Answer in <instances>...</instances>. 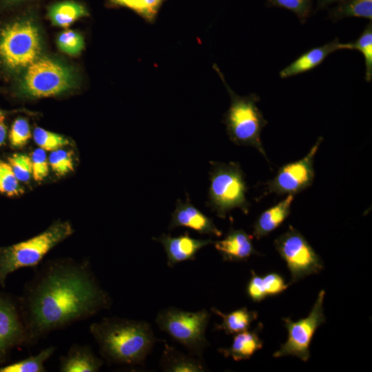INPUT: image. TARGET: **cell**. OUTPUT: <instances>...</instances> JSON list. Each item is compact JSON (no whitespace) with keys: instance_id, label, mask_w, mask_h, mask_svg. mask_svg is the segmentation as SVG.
<instances>
[{"instance_id":"6da1fadb","label":"cell","mask_w":372,"mask_h":372,"mask_svg":"<svg viewBox=\"0 0 372 372\" xmlns=\"http://www.w3.org/2000/svg\"><path fill=\"white\" fill-rule=\"evenodd\" d=\"M40 265L18 298L27 346L111 307L89 260L62 258Z\"/></svg>"},{"instance_id":"7a4b0ae2","label":"cell","mask_w":372,"mask_h":372,"mask_svg":"<svg viewBox=\"0 0 372 372\" xmlns=\"http://www.w3.org/2000/svg\"><path fill=\"white\" fill-rule=\"evenodd\" d=\"M90 333L102 358L110 364L144 365L159 341L151 324L145 320L104 317L90 325Z\"/></svg>"},{"instance_id":"3957f363","label":"cell","mask_w":372,"mask_h":372,"mask_svg":"<svg viewBox=\"0 0 372 372\" xmlns=\"http://www.w3.org/2000/svg\"><path fill=\"white\" fill-rule=\"evenodd\" d=\"M214 68L222 79L231 100L229 107L223 117L229 139L236 145L256 148L269 163L260 137L267 121L257 106L260 99L259 96L254 93L239 96L227 83L217 65H214Z\"/></svg>"},{"instance_id":"277c9868","label":"cell","mask_w":372,"mask_h":372,"mask_svg":"<svg viewBox=\"0 0 372 372\" xmlns=\"http://www.w3.org/2000/svg\"><path fill=\"white\" fill-rule=\"evenodd\" d=\"M74 231L68 220H57L41 233L28 240L0 247V286L4 287L7 278L24 267H37L45 256Z\"/></svg>"},{"instance_id":"5b68a950","label":"cell","mask_w":372,"mask_h":372,"mask_svg":"<svg viewBox=\"0 0 372 372\" xmlns=\"http://www.w3.org/2000/svg\"><path fill=\"white\" fill-rule=\"evenodd\" d=\"M210 184L206 205L223 219L235 208L247 214L249 210L246 197L247 186L239 163L210 161Z\"/></svg>"},{"instance_id":"8992f818","label":"cell","mask_w":372,"mask_h":372,"mask_svg":"<svg viewBox=\"0 0 372 372\" xmlns=\"http://www.w3.org/2000/svg\"><path fill=\"white\" fill-rule=\"evenodd\" d=\"M210 318L211 313L205 309L188 311L169 307L158 313L156 323L189 353L202 357L209 345L205 333Z\"/></svg>"},{"instance_id":"52a82bcc","label":"cell","mask_w":372,"mask_h":372,"mask_svg":"<svg viewBox=\"0 0 372 372\" xmlns=\"http://www.w3.org/2000/svg\"><path fill=\"white\" fill-rule=\"evenodd\" d=\"M41 50L39 29L30 20L14 21L0 31V59L9 70L26 68L39 58Z\"/></svg>"},{"instance_id":"ba28073f","label":"cell","mask_w":372,"mask_h":372,"mask_svg":"<svg viewBox=\"0 0 372 372\" xmlns=\"http://www.w3.org/2000/svg\"><path fill=\"white\" fill-rule=\"evenodd\" d=\"M73 85L74 76L68 67L54 59L39 57L25 68L20 87L25 95L41 98L59 94Z\"/></svg>"},{"instance_id":"9c48e42d","label":"cell","mask_w":372,"mask_h":372,"mask_svg":"<svg viewBox=\"0 0 372 372\" xmlns=\"http://www.w3.org/2000/svg\"><path fill=\"white\" fill-rule=\"evenodd\" d=\"M274 245L286 262L291 274L290 284L317 274L324 268L319 255L304 236L291 225L274 240Z\"/></svg>"},{"instance_id":"30bf717a","label":"cell","mask_w":372,"mask_h":372,"mask_svg":"<svg viewBox=\"0 0 372 372\" xmlns=\"http://www.w3.org/2000/svg\"><path fill=\"white\" fill-rule=\"evenodd\" d=\"M325 291L320 290L309 315L296 322L284 318V325L288 331L287 341L273 353L274 358L296 356L304 362L310 358L309 346L316 329L325 322L323 302Z\"/></svg>"},{"instance_id":"8fae6325","label":"cell","mask_w":372,"mask_h":372,"mask_svg":"<svg viewBox=\"0 0 372 372\" xmlns=\"http://www.w3.org/2000/svg\"><path fill=\"white\" fill-rule=\"evenodd\" d=\"M322 141L323 138L319 136L303 158L280 167L276 176L265 183L263 196L269 194L295 196L309 187L316 176L315 156Z\"/></svg>"},{"instance_id":"7c38bea8","label":"cell","mask_w":372,"mask_h":372,"mask_svg":"<svg viewBox=\"0 0 372 372\" xmlns=\"http://www.w3.org/2000/svg\"><path fill=\"white\" fill-rule=\"evenodd\" d=\"M27 346V334L18 298L0 293V362L15 347Z\"/></svg>"},{"instance_id":"4fadbf2b","label":"cell","mask_w":372,"mask_h":372,"mask_svg":"<svg viewBox=\"0 0 372 372\" xmlns=\"http://www.w3.org/2000/svg\"><path fill=\"white\" fill-rule=\"evenodd\" d=\"M152 239L163 245L169 267H173L179 262L194 260L196 254L202 248L214 242L211 238H193L190 237L187 231L175 237L163 234Z\"/></svg>"},{"instance_id":"5bb4252c","label":"cell","mask_w":372,"mask_h":372,"mask_svg":"<svg viewBox=\"0 0 372 372\" xmlns=\"http://www.w3.org/2000/svg\"><path fill=\"white\" fill-rule=\"evenodd\" d=\"M178 227L192 229L203 235L220 237L223 234L213 220L194 206L188 198L185 202L177 200L175 209L172 214L169 229Z\"/></svg>"},{"instance_id":"9a60e30c","label":"cell","mask_w":372,"mask_h":372,"mask_svg":"<svg viewBox=\"0 0 372 372\" xmlns=\"http://www.w3.org/2000/svg\"><path fill=\"white\" fill-rule=\"evenodd\" d=\"M253 237L242 229L231 227L225 237L215 242L214 246L224 261H246L252 255L259 254L253 245Z\"/></svg>"},{"instance_id":"2e32d148","label":"cell","mask_w":372,"mask_h":372,"mask_svg":"<svg viewBox=\"0 0 372 372\" xmlns=\"http://www.w3.org/2000/svg\"><path fill=\"white\" fill-rule=\"evenodd\" d=\"M104 360L87 344H73L67 353L59 358L61 372H98Z\"/></svg>"},{"instance_id":"e0dca14e","label":"cell","mask_w":372,"mask_h":372,"mask_svg":"<svg viewBox=\"0 0 372 372\" xmlns=\"http://www.w3.org/2000/svg\"><path fill=\"white\" fill-rule=\"evenodd\" d=\"M340 50H343V47L338 39L312 48L282 69L279 73L280 77L285 79L309 71L321 64L330 54Z\"/></svg>"},{"instance_id":"ac0fdd59","label":"cell","mask_w":372,"mask_h":372,"mask_svg":"<svg viewBox=\"0 0 372 372\" xmlns=\"http://www.w3.org/2000/svg\"><path fill=\"white\" fill-rule=\"evenodd\" d=\"M160 366L165 372H204L207 371L202 357L184 353L165 344L160 359Z\"/></svg>"},{"instance_id":"d6986e66","label":"cell","mask_w":372,"mask_h":372,"mask_svg":"<svg viewBox=\"0 0 372 372\" xmlns=\"http://www.w3.org/2000/svg\"><path fill=\"white\" fill-rule=\"evenodd\" d=\"M294 195H287L276 205L264 211L253 225V236L259 240L277 229L289 216Z\"/></svg>"},{"instance_id":"ffe728a7","label":"cell","mask_w":372,"mask_h":372,"mask_svg":"<svg viewBox=\"0 0 372 372\" xmlns=\"http://www.w3.org/2000/svg\"><path fill=\"white\" fill-rule=\"evenodd\" d=\"M262 329V324L260 323L251 331L236 333L231 345L227 348L218 349V352L225 358L231 357L235 361L249 359L256 351L262 347L263 342L258 335Z\"/></svg>"},{"instance_id":"44dd1931","label":"cell","mask_w":372,"mask_h":372,"mask_svg":"<svg viewBox=\"0 0 372 372\" xmlns=\"http://www.w3.org/2000/svg\"><path fill=\"white\" fill-rule=\"evenodd\" d=\"M211 311L222 318L220 324H215V329L223 331L226 334H236L249 330L251 323L257 319L258 313L242 307L228 313H224L216 307Z\"/></svg>"},{"instance_id":"7402d4cb","label":"cell","mask_w":372,"mask_h":372,"mask_svg":"<svg viewBox=\"0 0 372 372\" xmlns=\"http://www.w3.org/2000/svg\"><path fill=\"white\" fill-rule=\"evenodd\" d=\"M328 17L335 22L347 17L372 19V0H342L329 10Z\"/></svg>"},{"instance_id":"603a6c76","label":"cell","mask_w":372,"mask_h":372,"mask_svg":"<svg viewBox=\"0 0 372 372\" xmlns=\"http://www.w3.org/2000/svg\"><path fill=\"white\" fill-rule=\"evenodd\" d=\"M88 14L85 8L74 1H62L52 6L48 17L53 25L66 28L78 19Z\"/></svg>"},{"instance_id":"cb8c5ba5","label":"cell","mask_w":372,"mask_h":372,"mask_svg":"<svg viewBox=\"0 0 372 372\" xmlns=\"http://www.w3.org/2000/svg\"><path fill=\"white\" fill-rule=\"evenodd\" d=\"M56 347L50 346L38 354L0 366V372H46L44 363L54 354Z\"/></svg>"},{"instance_id":"d4e9b609","label":"cell","mask_w":372,"mask_h":372,"mask_svg":"<svg viewBox=\"0 0 372 372\" xmlns=\"http://www.w3.org/2000/svg\"><path fill=\"white\" fill-rule=\"evenodd\" d=\"M343 50H357L360 51L365 63V80L371 82L372 79V22L366 25L360 37L354 41L342 43Z\"/></svg>"},{"instance_id":"484cf974","label":"cell","mask_w":372,"mask_h":372,"mask_svg":"<svg viewBox=\"0 0 372 372\" xmlns=\"http://www.w3.org/2000/svg\"><path fill=\"white\" fill-rule=\"evenodd\" d=\"M114 5L130 8L152 23L165 0H110Z\"/></svg>"},{"instance_id":"4316f807","label":"cell","mask_w":372,"mask_h":372,"mask_svg":"<svg viewBox=\"0 0 372 372\" xmlns=\"http://www.w3.org/2000/svg\"><path fill=\"white\" fill-rule=\"evenodd\" d=\"M266 6L289 10L304 23L312 12L313 0H267Z\"/></svg>"},{"instance_id":"83f0119b","label":"cell","mask_w":372,"mask_h":372,"mask_svg":"<svg viewBox=\"0 0 372 372\" xmlns=\"http://www.w3.org/2000/svg\"><path fill=\"white\" fill-rule=\"evenodd\" d=\"M23 192L10 164L0 159V193L13 197Z\"/></svg>"},{"instance_id":"f1b7e54d","label":"cell","mask_w":372,"mask_h":372,"mask_svg":"<svg viewBox=\"0 0 372 372\" xmlns=\"http://www.w3.org/2000/svg\"><path fill=\"white\" fill-rule=\"evenodd\" d=\"M33 138L35 143L45 151L52 152L70 145V141L63 136L39 127L34 128Z\"/></svg>"},{"instance_id":"f546056e","label":"cell","mask_w":372,"mask_h":372,"mask_svg":"<svg viewBox=\"0 0 372 372\" xmlns=\"http://www.w3.org/2000/svg\"><path fill=\"white\" fill-rule=\"evenodd\" d=\"M49 165L58 176H63L74 170L73 152L62 148L51 152Z\"/></svg>"},{"instance_id":"4dcf8cb0","label":"cell","mask_w":372,"mask_h":372,"mask_svg":"<svg viewBox=\"0 0 372 372\" xmlns=\"http://www.w3.org/2000/svg\"><path fill=\"white\" fill-rule=\"evenodd\" d=\"M59 48L70 55H77L84 48L83 37L77 32L67 30L62 32L57 38Z\"/></svg>"},{"instance_id":"1f68e13d","label":"cell","mask_w":372,"mask_h":372,"mask_svg":"<svg viewBox=\"0 0 372 372\" xmlns=\"http://www.w3.org/2000/svg\"><path fill=\"white\" fill-rule=\"evenodd\" d=\"M28 121L24 118H18L12 123L9 132V141L14 148L24 147L31 138Z\"/></svg>"},{"instance_id":"d6a6232c","label":"cell","mask_w":372,"mask_h":372,"mask_svg":"<svg viewBox=\"0 0 372 372\" xmlns=\"http://www.w3.org/2000/svg\"><path fill=\"white\" fill-rule=\"evenodd\" d=\"M7 161L19 182H28L32 176L30 156L16 153L8 156Z\"/></svg>"},{"instance_id":"836d02e7","label":"cell","mask_w":372,"mask_h":372,"mask_svg":"<svg viewBox=\"0 0 372 372\" xmlns=\"http://www.w3.org/2000/svg\"><path fill=\"white\" fill-rule=\"evenodd\" d=\"M32 177L37 182L43 180L49 174V162L45 150L34 149L31 155Z\"/></svg>"},{"instance_id":"e575fe53","label":"cell","mask_w":372,"mask_h":372,"mask_svg":"<svg viewBox=\"0 0 372 372\" xmlns=\"http://www.w3.org/2000/svg\"><path fill=\"white\" fill-rule=\"evenodd\" d=\"M251 278L247 285V294L252 301L258 302L267 296L264 287L262 276L256 274L253 270L251 271Z\"/></svg>"},{"instance_id":"d590c367","label":"cell","mask_w":372,"mask_h":372,"mask_svg":"<svg viewBox=\"0 0 372 372\" xmlns=\"http://www.w3.org/2000/svg\"><path fill=\"white\" fill-rule=\"evenodd\" d=\"M265 292L267 296H274L282 293L287 287L282 277L276 273H269L262 276Z\"/></svg>"},{"instance_id":"8d00e7d4","label":"cell","mask_w":372,"mask_h":372,"mask_svg":"<svg viewBox=\"0 0 372 372\" xmlns=\"http://www.w3.org/2000/svg\"><path fill=\"white\" fill-rule=\"evenodd\" d=\"M4 116H0V147L4 145L7 136V127L4 123Z\"/></svg>"},{"instance_id":"74e56055","label":"cell","mask_w":372,"mask_h":372,"mask_svg":"<svg viewBox=\"0 0 372 372\" xmlns=\"http://www.w3.org/2000/svg\"><path fill=\"white\" fill-rule=\"evenodd\" d=\"M342 0H316V10L325 8L333 3H338Z\"/></svg>"},{"instance_id":"f35d334b","label":"cell","mask_w":372,"mask_h":372,"mask_svg":"<svg viewBox=\"0 0 372 372\" xmlns=\"http://www.w3.org/2000/svg\"><path fill=\"white\" fill-rule=\"evenodd\" d=\"M3 116V112L0 110V116Z\"/></svg>"},{"instance_id":"ab89813d","label":"cell","mask_w":372,"mask_h":372,"mask_svg":"<svg viewBox=\"0 0 372 372\" xmlns=\"http://www.w3.org/2000/svg\"><path fill=\"white\" fill-rule=\"evenodd\" d=\"M8 1H21V0H8Z\"/></svg>"}]
</instances>
